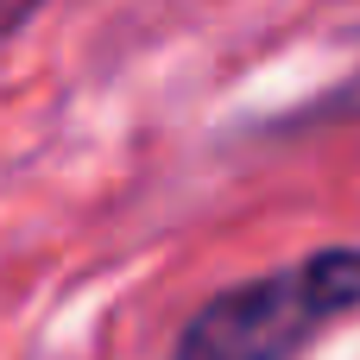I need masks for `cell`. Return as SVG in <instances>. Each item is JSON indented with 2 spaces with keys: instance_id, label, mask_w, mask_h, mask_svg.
I'll use <instances>...</instances> for the list:
<instances>
[{
  "instance_id": "cell-1",
  "label": "cell",
  "mask_w": 360,
  "mask_h": 360,
  "mask_svg": "<svg viewBox=\"0 0 360 360\" xmlns=\"http://www.w3.org/2000/svg\"><path fill=\"white\" fill-rule=\"evenodd\" d=\"M360 310V253L335 247L291 272L234 285L196 310L171 360H291L316 329Z\"/></svg>"
},
{
  "instance_id": "cell-2",
  "label": "cell",
  "mask_w": 360,
  "mask_h": 360,
  "mask_svg": "<svg viewBox=\"0 0 360 360\" xmlns=\"http://www.w3.org/2000/svg\"><path fill=\"white\" fill-rule=\"evenodd\" d=\"M32 6H38V0H0V38H6L19 19H32Z\"/></svg>"
}]
</instances>
